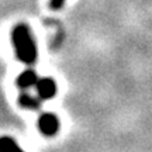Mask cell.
I'll return each mask as SVG.
<instances>
[{
  "instance_id": "cell-1",
  "label": "cell",
  "mask_w": 152,
  "mask_h": 152,
  "mask_svg": "<svg viewBox=\"0 0 152 152\" xmlns=\"http://www.w3.org/2000/svg\"><path fill=\"white\" fill-rule=\"evenodd\" d=\"M11 41H13L16 58L20 62L26 64V65H33L37 61V45H35V41L31 35L30 28L26 24H18L13 28Z\"/></svg>"
},
{
  "instance_id": "cell-2",
  "label": "cell",
  "mask_w": 152,
  "mask_h": 152,
  "mask_svg": "<svg viewBox=\"0 0 152 152\" xmlns=\"http://www.w3.org/2000/svg\"><path fill=\"white\" fill-rule=\"evenodd\" d=\"M59 118L54 113H42L37 120V127L44 137H55L59 131Z\"/></svg>"
},
{
  "instance_id": "cell-3",
  "label": "cell",
  "mask_w": 152,
  "mask_h": 152,
  "mask_svg": "<svg viewBox=\"0 0 152 152\" xmlns=\"http://www.w3.org/2000/svg\"><path fill=\"white\" fill-rule=\"evenodd\" d=\"M35 90H37L38 97L41 100H49V99H54L56 94V83L52 77L45 76V77H39V80L35 85Z\"/></svg>"
},
{
  "instance_id": "cell-4",
  "label": "cell",
  "mask_w": 152,
  "mask_h": 152,
  "mask_svg": "<svg viewBox=\"0 0 152 152\" xmlns=\"http://www.w3.org/2000/svg\"><path fill=\"white\" fill-rule=\"evenodd\" d=\"M38 80H39V77H38V75L35 73L34 69H26L24 72H21L20 75L17 76L16 85L21 90H26V89H30V87L35 86Z\"/></svg>"
},
{
  "instance_id": "cell-5",
  "label": "cell",
  "mask_w": 152,
  "mask_h": 152,
  "mask_svg": "<svg viewBox=\"0 0 152 152\" xmlns=\"http://www.w3.org/2000/svg\"><path fill=\"white\" fill-rule=\"evenodd\" d=\"M17 103H18V106L23 107V109L38 110L39 107H41V99L39 97L35 99V97H33L31 94L23 92L21 94L18 96V99H17Z\"/></svg>"
},
{
  "instance_id": "cell-6",
  "label": "cell",
  "mask_w": 152,
  "mask_h": 152,
  "mask_svg": "<svg viewBox=\"0 0 152 152\" xmlns=\"http://www.w3.org/2000/svg\"><path fill=\"white\" fill-rule=\"evenodd\" d=\"M0 152H24L17 144L16 140H13L11 137L3 135L0 137Z\"/></svg>"
},
{
  "instance_id": "cell-7",
  "label": "cell",
  "mask_w": 152,
  "mask_h": 152,
  "mask_svg": "<svg viewBox=\"0 0 152 152\" xmlns=\"http://www.w3.org/2000/svg\"><path fill=\"white\" fill-rule=\"evenodd\" d=\"M66 0H49V7L52 9V10H59L64 7Z\"/></svg>"
}]
</instances>
